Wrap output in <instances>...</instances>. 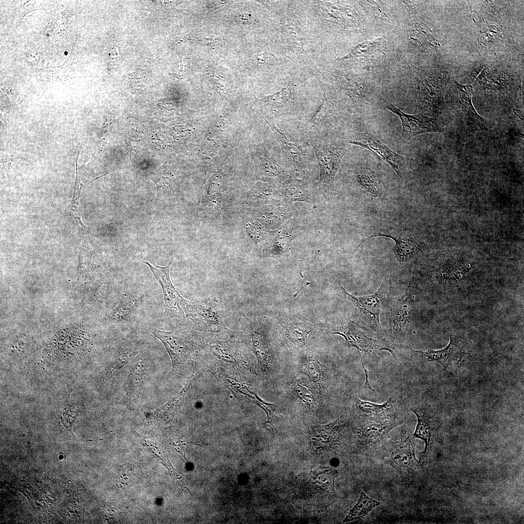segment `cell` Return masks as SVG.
I'll return each mask as SVG.
<instances>
[{"mask_svg":"<svg viewBox=\"0 0 524 524\" xmlns=\"http://www.w3.org/2000/svg\"><path fill=\"white\" fill-rule=\"evenodd\" d=\"M172 260L166 266L161 267L150 262H145L159 283L163 294L165 311L169 317L182 318L193 316L194 306L185 300L173 286L170 277Z\"/></svg>","mask_w":524,"mask_h":524,"instance_id":"6da1fadb","label":"cell"},{"mask_svg":"<svg viewBox=\"0 0 524 524\" xmlns=\"http://www.w3.org/2000/svg\"><path fill=\"white\" fill-rule=\"evenodd\" d=\"M406 346L410 351L412 361L418 365L434 362L448 369L457 366L463 358L469 354L463 341L453 335H450L449 344L445 347L439 350L421 351Z\"/></svg>","mask_w":524,"mask_h":524,"instance_id":"7a4b0ae2","label":"cell"},{"mask_svg":"<svg viewBox=\"0 0 524 524\" xmlns=\"http://www.w3.org/2000/svg\"><path fill=\"white\" fill-rule=\"evenodd\" d=\"M354 404L358 410L369 421L379 423L401 422L403 423L404 405L394 397H390L382 404H377L354 397Z\"/></svg>","mask_w":524,"mask_h":524,"instance_id":"3957f363","label":"cell"},{"mask_svg":"<svg viewBox=\"0 0 524 524\" xmlns=\"http://www.w3.org/2000/svg\"><path fill=\"white\" fill-rule=\"evenodd\" d=\"M414 303V296L409 285L392 310L391 339L393 342L401 343L404 341Z\"/></svg>","mask_w":524,"mask_h":524,"instance_id":"277c9868","label":"cell"},{"mask_svg":"<svg viewBox=\"0 0 524 524\" xmlns=\"http://www.w3.org/2000/svg\"><path fill=\"white\" fill-rule=\"evenodd\" d=\"M333 334L343 336L348 346L355 348L360 360L362 353H372L382 350L388 351L396 358L393 351L385 340L369 336L365 329L354 322L344 330L335 332Z\"/></svg>","mask_w":524,"mask_h":524,"instance_id":"5b68a950","label":"cell"},{"mask_svg":"<svg viewBox=\"0 0 524 524\" xmlns=\"http://www.w3.org/2000/svg\"><path fill=\"white\" fill-rule=\"evenodd\" d=\"M414 439L409 435L398 439L384 456V462L401 473L413 470L418 464Z\"/></svg>","mask_w":524,"mask_h":524,"instance_id":"8992f818","label":"cell"},{"mask_svg":"<svg viewBox=\"0 0 524 524\" xmlns=\"http://www.w3.org/2000/svg\"><path fill=\"white\" fill-rule=\"evenodd\" d=\"M320 167V181L329 185L333 182L346 149L311 142Z\"/></svg>","mask_w":524,"mask_h":524,"instance_id":"52a82bcc","label":"cell"},{"mask_svg":"<svg viewBox=\"0 0 524 524\" xmlns=\"http://www.w3.org/2000/svg\"><path fill=\"white\" fill-rule=\"evenodd\" d=\"M349 143L362 147L377 154L387 163L401 177L405 163V157L394 152L370 132L356 133Z\"/></svg>","mask_w":524,"mask_h":524,"instance_id":"ba28073f","label":"cell"},{"mask_svg":"<svg viewBox=\"0 0 524 524\" xmlns=\"http://www.w3.org/2000/svg\"><path fill=\"white\" fill-rule=\"evenodd\" d=\"M383 106L397 115L401 121L402 135L404 139L409 140L423 133L441 131L436 120L423 115H410L406 114L394 105L382 98Z\"/></svg>","mask_w":524,"mask_h":524,"instance_id":"9c48e42d","label":"cell"},{"mask_svg":"<svg viewBox=\"0 0 524 524\" xmlns=\"http://www.w3.org/2000/svg\"><path fill=\"white\" fill-rule=\"evenodd\" d=\"M255 163V175L257 179L268 183H283L290 177L283 169L272 158L265 147L257 146L253 152Z\"/></svg>","mask_w":524,"mask_h":524,"instance_id":"30bf717a","label":"cell"},{"mask_svg":"<svg viewBox=\"0 0 524 524\" xmlns=\"http://www.w3.org/2000/svg\"><path fill=\"white\" fill-rule=\"evenodd\" d=\"M340 288L344 296L360 311L370 326L375 330L378 331L381 307L382 285L375 293L362 296H356L349 293L341 283Z\"/></svg>","mask_w":524,"mask_h":524,"instance_id":"8fae6325","label":"cell"},{"mask_svg":"<svg viewBox=\"0 0 524 524\" xmlns=\"http://www.w3.org/2000/svg\"><path fill=\"white\" fill-rule=\"evenodd\" d=\"M266 121L273 130L277 140L286 152L295 174L302 180H309L307 166L299 147L289 134L278 128L273 122L267 120Z\"/></svg>","mask_w":524,"mask_h":524,"instance_id":"7c38bea8","label":"cell"},{"mask_svg":"<svg viewBox=\"0 0 524 524\" xmlns=\"http://www.w3.org/2000/svg\"><path fill=\"white\" fill-rule=\"evenodd\" d=\"M149 331L160 340L164 346L175 369L182 365L188 357L189 347L185 339L174 331H165L156 328Z\"/></svg>","mask_w":524,"mask_h":524,"instance_id":"4fadbf2b","label":"cell"},{"mask_svg":"<svg viewBox=\"0 0 524 524\" xmlns=\"http://www.w3.org/2000/svg\"><path fill=\"white\" fill-rule=\"evenodd\" d=\"M402 423H379L372 421L365 422L357 427L356 435L359 442L365 446H375L383 442L390 432Z\"/></svg>","mask_w":524,"mask_h":524,"instance_id":"5bb4252c","label":"cell"},{"mask_svg":"<svg viewBox=\"0 0 524 524\" xmlns=\"http://www.w3.org/2000/svg\"><path fill=\"white\" fill-rule=\"evenodd\" d=\"M265 244L262 254L279 261L295 260L290 252L289 246L295 234L289 229H278L271 235Z\"/></svg>","mask_w":524,"mask_h":524,"instance_id":"9a60e30c","label":"cell"},{"mask_svg":"<svg viewBox=\"0 0 524 524\" xmlns=\"http://www.w3.org/2000/svg\"><path fill=\"white\" fill-rule=\"evenodd\" d=\"M281 191L282 200L288 203L302 201L314 204L315 201L312 190L305 180L287 179L282 183Z\"/></svg>","mask_w":524,"mask_h":524,"instance_id":"2e32d148","label":"cell"},{"mask_svg":"<svg viewBox=\"0 0 524 524\" xmlns=\"http://www.w3.org/2000/svg\"><path fill=\"white\" fill-rule=\"evenodd\" d=\"M76 167L72 197L64 213V215L70 218L73 224L75 225L78 235L79 236H83L88 234L89 231L88 227L85 226L82 220L80 198L83 184L81 183L80 178L78 174L77 162Z\"/></svg>","mask_w":524,"mask_h":524,"instance_id":"e0dca14e","label":"cell"},{"mask_svg":"<svg viewBox=\"0 0 524 524\" xmlns=\"http://www.w3.org/2000/svg\"><path fill=\"white\" fill-rule=\"evenodd\" d=\"M410 410L416 415L417 418L416 428L412 436L414 438L420 439L425 442V454L430 447L434 431L432 417L429 411L424 407H412L410 408Z\"/></svg>","mask_w":524,"mask_h":524,"instance_id":"ac0fdd59","label":"cell"},{"mask_svg":"<svg viewBox=\"0 0 524 524\" xmlns=\"http://www.w3.org/2000/svg\"><path fill=\"white\" fill-rule=\"evenodd\" d=\"M281 187L279 184L258 182L251 192L249 201L256 205L278 204L282 200Z\"/></svg>","mask_w":524,"mask_h":524,"instance_id":"d6986e66","label":"cell"},{"mask_svg":"<svg viewBox=\"0 0 524 524\" xmlns=\"http://www.w3.org/2000/svg\"><path fill=\"white\" fill-rule=\"evenodd\" d=\"M224 380L228 387L240 398L245 399L259 406L266 413L268 420L271 421L273 412L276 406L264 402L257 395L246 385L239 382L234 378L225 376Z\"/></svg>","mask_w":524,"mask_h":524,"instance_id":"ffe728a7","label":"cell"},{"mask_svg":"<svg viewBox=\"0 0 524 524\" xmlns=\"http://www.w3.org/2000/svg\"><path fill=\"white\" fill-rule=\"evenodd\" d=\"M291 99V92L287 88L272 95L258 99L260 107L265 111L264 114L272 116H277L283 114L287 109Z\"/></svg>","mask_w":524,"mask_h":524,"instance_id":"44dd1931","label":"cell"},{"mask_svg":"<svg viewBox=\"0 0 524 524\" xmlns=\"http://www.w3.org/2000/svg\"><path fill=\"white\" fill-rule=\"evenodd\" d=\"M278 204L263 207L257 212L256 218L265 229H277L287 218V212Z\"/></svg>","mask_w":524,"mask_h":524,"instance_id":"7402d4cb","label":"cell"},{"mask_svg":"<svg viewBox=\"0 0 524 524\" xmlns=\"http://www.w3.org/2000/svg\"><path fill=\"white\" fill-rule=\"evenodd\" d=\"M375 237H386L394 240L395 244L393 248V252L397 260L400 263L409 261L414 256L417 250V247L415 244L409 240L390 234L378 233L373 235L365 239L362 243L366 240Z\"/></svg>","mask_w":524,"mask_h":524,"instance_id":"603a6c76","label":"cell"},{"mask_svg":"<svg viewBox=\"0 0 524 524\" xmlns=\"http://www.w3.org/2000/svg\"><path fill=\"white\" fill-rule=\"evenodd\" d=\"M380 505V503L369 497L363 492H361L360 498L352 509L344 519V522H348L363 519L375 508Z\"/></svg>","mask_w":524,"mask_h":524,"instance_id":"cb8c5ba5","label":"cell"},{"mask_svg":"<svg viewBox=\"0 0 524 524\" xmlns=\"http://www.w3.org/2000/svg\"><path fill=\"white\" fill-rule=\"evenodd\" d=\"M458 95L463 111L480 124H485V120L476 112L472 102L473 89L471 85H462L455 82Z\"/></svg>","mask_w":524,"mask_h":524,"instance_id":"d4e9b609","label":"cell"},{"mask_svg":"<svg viewBox=\"0 0 524 524\" xmlns=\"http://www.w3.org/2000/svg\"><path fill=\"white\" fill-rule=\"evenodd\" d=\"M146 368L144 365L137 363L130 372L126 384V396L131 399L138 391L140 385L146 376Z\"/></svg>","mask_w":524,"mask_h":524,"instance_id":"484cf974","label":"cell"},{"mask_svg":"<svg viewBox=\"0 0 524 524\" xmlns=\"http://www.w3.org/2000/svg\"><path fill=\"white\" fill-rule=\"evenodd\" d=\"M286 333L292 342L304 345L310 340L312 331L311 327L307 324L293 323L287 326Z\"/></svg>","mask_w":524,"mask_h":524,"instance_id":"4316f807","label":"cell"},{"mask_svg":"<svg viewBox=\"0 0 524 524\" xmlns=\"http://www.w3.org/2000/svg\"><path fill=\"white\" fill-rule=\"evenodd\" d=\"M252 341L254 353L260 364L264 368H269L270 356L265 342L260 333L254 332Z\"/></svg>","mask_w":524,"mask_h":524,"instance_id":"83f0119b","label":"cell"},{"mask_svg":"<svg viewBox=\"0 0 524 524\" xmlns=\"http://www.w3.org/2000/svg\"><path fill=\"white\" fill-rule=\"evenodd\" d=\"M381 40L366 41L356 46L349 53L341 59H348L359 57H365L373 54L380 47Z\"/></svg>","mask_w":524,"mask_h":524,"instance_id":"f1b7e54d","label":"cell"},{"mask_svg":"<svg viewBox=\"0 0 524 524\" xmlns=\"http://www.w3.org/2000/svg\"><path fill=\"white\" fill-rule=\"evenodd\" d=\"M356 180L365 190L371 195L380 196L381 192L378 183L372 178L363 173L355 171Z\"/></svg>","mask_w":524,"mask_h":524,"instance_id":"f546056e","label":"cell"},{"mask_svg":"<svg viewBox=\"0 0 524 524\" xmlns=\"http://www.w3.org/2000/svg\"><path fill=\"white\" fill-rule=\"evenodd\" d=\"M295 390L297 396L307 406L314 409L316 406L315 400L311 391L306 386L297 383Z\"/></svg>","mask_w":524,"mask_h":524,"instance_id":"4dcf8cb0","label":"cell"},{"mask_svg":"<svg viewBox=\"0 0 524 524\" xmlns=\"http://www.w3.org/2000/svg\"><path fill=\"white\" fill-rule=\"evenodd\" d=\"M303 372L314 382H318L322 379V369L319 363L316 360H310L307 361L305 364Z\"/></svg>","mask_w":524,"mask_h":524,"instance_id":"1f68e13d","label":"cell"},{"mask_svg":"<svg viewBox=\"0 0 524 524\" xmlns=\"http://www.w3.org/2000/svg\"><path fill=\"white\" fill-rule=\"evenodd\" d=\"M246 229L248 236L255 242L267 238L264 237L266 236V229L259 222L247 224Z\"/></svg>","mask_w":524,"mask_h":524,"instance_id":"d6a6232c","label":"cell"},{"mask_svg":"<svg viewBox=\"0 0 524 524\" xmlns=\"http://www.w3.org/2000/svg\"><path fill=\"white\" fill-rule=\"evenodd\" d=\"M198 38L200 43L211 47L217 46L222 42V39L218 36L205 33H200Z\"/></svg>","mask_w":524,"mask_h":524,"instance_id":"836d02e7","label":"cell"},{"mask_svg":"<svg viewBox=\"0 0 524 524\" xmlns=\"http://www.w3.org/2000/svg\"><path fill=\"white\" fill-rule=\"evenodd\" d=\"M238 20L243 23H249L251 21V18L248 15L242 14L239 16Z\"/></svg>","mask_w":524,"mask_h":524,"instance_id":"e575fe53","label":"cell"},{"mask_svg":"<svg viewBox=\"0 0 524 524\" xmlns=\"http://www.w3.org/2000/svg\"><path fill=\"white\" fill-rule=\"evenodd\" d=\"M64 54H65V55H67V51H65V52H64Z\"/></svg>","mask_w":524,"mask_h":524,"instance_id":"d590c367","label":"cell"},{"mask_svg":"<svg viewBox=\"0 0 524 524\" xmlns=\"http://www.w3.org/2000/svg\"><path fill=\"white\" fill-rule=\"evenodd\" d=\"M47 36H49V34H47Z\"/></svg>","mask_w":524,"mask_h":524,"instance_id":"8d00e7d4","label":"cell"}]
</instances>
